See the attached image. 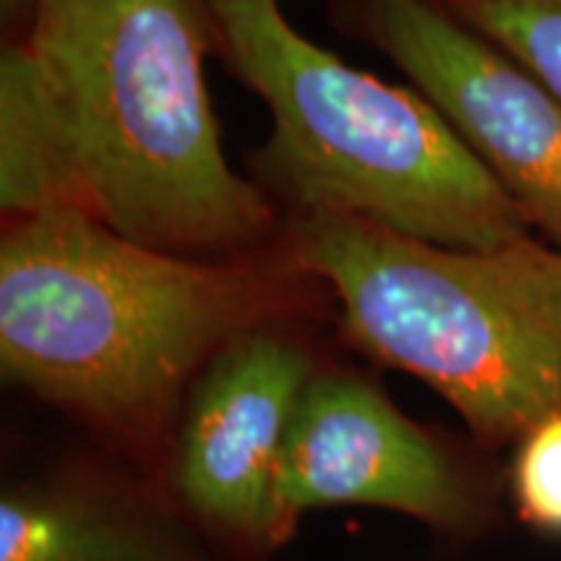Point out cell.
<instances>
[{
  "label": "cell",
  "instance_id": "1",
  "mask_svg": "<svg viewBox=\"0 0 561 561\" xmlns=\"http://www.w3.org/2000/svg\"><path fill=\"white\" fill-rule=\"evenodd\" d=\"M206 0H39L24 45L79 214L146 248L240 257L271 227L206 87Z\"/></svg>",
  "mask_w": 561,
  "mask_h": 561
},
{
  "label": "cell",
  "instance_id": "2",
  "mask_svg": "<svg viewBox=\"0 0 561 561\" xmlns=\"http://www.w3.org/2000/svg\"><path fill=\"white\" fill-rule=\"evenodd\" d=\"M286 299L278 273L244 257L153 250L55 210L11 221L0 242V367L42 401L151 437L193 377Z\"/></svg>",
  "mask_w": 561,
  "mask_h": 561
},
{
  "label": "cell",
  "instance_id": "3",
  "mask_svg": "<svg viewBox=\"0 0 561 561\" xmlns=\"http://www.w3.org/2000/svg\"><path fill=\"white\" fill-rule=\"evenodd\" d=\"M240 79L268 104L263 170L307 214H341L460 250L530 234L439 110L314 45L280 0H206Z\"/></svg>",
  "mask_w": 561,
  "mask_h": 561
},
{
  "label": "cell",
  "instance_id": "4",
  "mask_svg": "<svg viewBox=\"0 0 561 561\" xmlns=\"http://www.w3.org/2000/svg\"><path fill=\"white\" fill-rule=\"evenodd\" d=\"M294 261L335 291L348 341L439 392L489 445L561 413V250H460L305 214Z\"/></svg>",
  "mask_w": 561,
  "mask_h": 561
},
{
  "label": "cell",
  "instance_id": "5",
  "mask_svg": "<svg viewBox=\"0 0 561 561\" xmlns=\"http://www.w3.org/2000/svg\"><path fill=\"white\" fill-rule=\"evenodd\" d=\"M369 37L561 250V102L434 0H367Z\"/></svg>",
  "mask_w": 561,
  "mask_h": 561
},
{
  "label": "cell",
  "instance_id": "6",
  "mask_svg": "<svg viewBox=\"0 0 561 561\" xmlns=\"http://www.w3.org/2000/svg\"><path fill=\"white\" fill-rule=\"evenodd\" d=\"M276 502L289 525L320 507L403 512L447 533L489 520V491L468 462L346 371H314L280 455Z\"/></svg>",
  "mask_w": 561,
  "mask_h": 561
},
{
  "label": "cell",
  "instance_id": "7",
  "mask_svg": "<svg viewBox=\"0 0 561 561\" xmlns=\"http://www.w3.org/2000/svg\"><path fill=\"white\" fill-rule=\"evenodd\" d=\"M312 375L310 354L268 325L203 367L172 458V489L193 515L252 543L278 541L280 455Z\"/></svg>",
  "mask_w": 561,
  "mask_h": 561
},
{
  "label": "cell",
  "instance_id": "8",
  "mask_svg": "<svg viewBox=\"0 0 561 561\" xmlns=\"http://www.w3.org/2000/svg\"><path fill=\"white\" fill-rule=\"evenodd\" d=\"M0 561H195L130 504L73 486L16 489L0 502Z\"/></svg>",
  "mask_w": 561,
  "mask_h": 561
},
{
  "label": "cell",
  "instance_id": "9",
  "mask_svg": "<svg viewBox=\"0 0 561 561\" xmlns=\"http://www.w3.org/2000/svg\"><path fill=\"white\" fill-rule=\"evenodd\" d=\"M0 203L11 221L76 210L60 138L24 45L5 47L0 62Z\"/></svg>",
  "mask_w": 561,
  "mask_h": 561
},
{
  "label": "cell",
  "instance_id": "10",
  "mask_svg": "<svg viewBox=\"0 0 561 561\" xmlns=\"http://www.w3.org/2000/svg\"><path fill=\"white\" fill-rule=\"evenodd\" d=\"M500 45L561 102V0H434Z\"/></svg>",
  "mask_w": 561,
  "mask_h": 561
},
{
  "label": "cell",
  "instance_id": "11",
  "mask_svg": "<svg viewBox=\"0 0 561 561\" xmlns=\"http://www.w3.org/2000/svg\"><path fill=\"white\" fill-rule=\"evenodd\" d=\"M510 486L525 523L561 536V413L538 421L515 442Z\"/></svg>",
  "mask_w": 561,
  "mask_h": 561
},
{
  "label": "cell",
  "instance_id": "12",
  "mask_svg": "<svg viewBox=\"0 0 561 561\" xmlns=\"http://www.w3.org/2000/svg\"><path fill=\"white\" fill-rule=\"evenodd\" d=\"M39 0H3V13L11 19H19V16H32L34 9H37Z\"/></svg>",
  "mask_w": 561,
  "mask_h": 561
}]
</instances>
